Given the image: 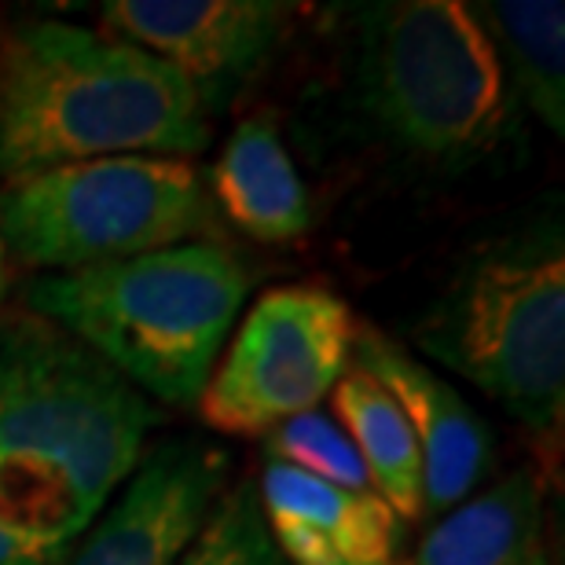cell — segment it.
Segmentation results:
<instances>
[{
	"mask_svg": "<svg viewBox=\"0 0 565 565\" xmlns=\"http://www.w3.org/2000/svg\"><path fill=\"white\" fill-rule=\"evenodd\" d=\"M217 210L188 158L121 154L8 184L0 239L19 265L71 273L213 232Z\"/></svg>",
	"mask_w": 565,
	"mask_h": 565,
	"instance_id": "6",
	"label": "cell"
},
{
	"mask_svg": "<svg viewBox=\"0 0 565 565\" xmlns=\"http://www.w3.org/2000/svg\"><path fill=\"white\" fill-rule=\"evenodd\" d=\"M0 41H4V38H0Z\"/></svg>",
	"mask_w": 565,
	"mask_h": 565,
	"instance_id": "21",
	"label": "cell"
},
{
	"mask_svg": "<svg viewBox=\"0 0 565 565\" xmlns=\"http://www.w3.org/2000/svg\"><path fill=\"white\" fill-rule=\"evenodd\" d=\"M4 257L8 250H4V239H0V294H4Z\"/></svg>",
	"mask_w": 565,
	"mask_h": 565,
	"instance_id": "19",
	"label": "cell"
},
{
	"mask_svg": "<svg viewBox=\"0 0 565 565\" xmlns=\"http://www.w3.org/2000/svg\"><path fill=\"white\" fill-rule=\"evenodd\" d=\"M228 456L202 440H162L121 495L49 565H180L228 489Z\"/></svg>",
	"mask_w": 565,
	"mask_h": 565,
	"instance_id": "9",
	"label": "cell"
},
{
	"mask_svg": "<svg viewBox=\"0 0 565 565\" xmlns=\"http://www.w3.org/2000/svg\"><path fill=\"white\" fill-rule=\"evenodd\" d=\"M210 115L173 66L77 22L38 19L0 41V177L121 154L206 151Z\"/></svg>",
	"mask_w": 565,
	"mask_h": 565,
	"instance_id": "2",
	"label": "cell"
},
{
	"mask_svg": "<svg viewBox=\"0 0 565 565\" xmlns=\"http://www.w3.org/2000/svg\"><path fill=\"white\" fill-rule=\"evenodd\" d=\"M250 294V268L213 239L166 246L26 287L30 316L60 327L137 393L195 408Z\"/></svg>",
	"mask_w": 565,
	"mask_h": 565,
	"instance_id": "3",
	"label": "cell"
},
{
	"mask_svg": "<svg viewBox=\"0 0 565 565\" xmlns=\"http://www.w3.org/2000/svg\"><path fill=\"white\" fill-rule=\"evenodd\" d=\"M540 511L536 470L518 467L440 514L412 565H529L540 551Z\"/></svg>",
	"mask_w": 565,
	"mask_h": 565,
	"instance_id": "13",
	"label": "cell"
},
{
	"mask_svg": "<svg viewBox=\"0 0 565 565\" xmlns=\"http://www.w3.org/2000/svg\"><path fill=\"white\" fill-rule=\"evenodd\" d=\"M99 19L115 38L173 66L213 115L268 66L290 8L276 0H110Z\"/></svg>",
	"mask_w": 565,
	"mask_h": 565,
	"instance_id": "8",
	"label": "cell"
},
{
	"mask_svg": "<svg viewBox=\"0 0 565 565\" xmlns=\"http://www.w3.org/2000/svg\"><path fill=\"white\" fill-rule=\"evenodd\" d=\"M213 210L257 243H290L309 232L312 206L273 118L250 115L232 129L210 173Z\"/></svg>",
	"mask_w": 565,
	"mask_h": 565,
	"instance_id": "12",
	"label": "cell"
},
{
	"mask_svg": "<svg viewBox=\"0 0 565 565\" xmlns=\"http://www.w3.org/2000/svg\"><path fill=\"white\" fill-rule=\"evenodd\" d=\"M415 345L456 371L540 445L565 419V246L558 224L514 235L462 265L415 327Z\"/></svg>",
	"mask_w": 565,
	"mask_h": 565,
	"instance_id": "4",
	"label": "cell"
},
{
	"mask_svg": "<svg viewBox=\"0 0 565 565\" xmlns=\"http://www.w3.org/2000/svg\"><path fill=\"white\" fill-rule=\"evenodd\" d=\"M529 565H547V555H544V547L536 551V555H533V562H529Z\"/></svg>",
	"mask_w": 565,
	"mask_h": 565,
	"instance_id": "20",
	"label": "cell"
},
{
	"mask_svg": "<svg viewBox=\"0 0 565 565\" xmlns=\"http://www.w3.org/2000/svg\"><path fill=\"white\" fill-rule=\"evenodd\" d=\"M180 565H287L268 536L254 478L221 492Z\"/></svg>",
	"mask_w": 565,
	"mask_h": 565,
	"instance_id": "16",
	"label": "cell"
},
{
	"mask_svg": "<svg viewBox=\"0 0 565 565\" xmlns=\"http://www.w3.org/2000/svg\"><path fill=\"white\" fill-rule=\"evenodd\" d=\"M353 367L386 386L412 426L423 456L426 514H448L470 500L495 459V437L478 408L379 327L356 323Z\"/></svg>",
	"mask_w": 565,
	"mask_h": 565,
	"instance_id": "10",
	"label": "cell"
},
{
	"mask_svg": "<svg viewBox=\"0 0 565 565\" xmlns=\"http://www.w3.org/2000/svg\"><path fill=\"white\" fill-rule=\"evenodd\" d=\"M52 555L0 518V565H49Z\"/></svg>",
	"mask_w": 565,
	"mask_h": 565,
	"instance_id": "18",
	"label": "cell"
},
{
	"mask_svg": "<svg viewBox=\"0 0 565 565\" xmlns=\"http://www.w3.org/2000/svg\"><path fill=\"white\" fill-rule=\"evenodd\" d=\"M331 415L353 440L371 489L401 522L426 514L423 503V456L401 404L367 371L349 367L331 390Z\"/></svg>",
	"mask_w": 565,
	"mask_h": 565,
	"instance_id": "14",
	"label": "cell"
},
{
	"mask_svg": "<svg viewBox=\"0 0 565 565\" xmlns=\"http://www.w3.org/2000/svg\"><path fill=\"white\" fill-rule=\"evenodd\" d=\"M262 514L287 565H401L404 522L375 492H353L265 459Z\"/></svg>",
	"mask_w": 565,
	"mask_h": 565,
	"instance_id": "11",
	"label": "cell"
},
{
	"mask_svg": "<svg viewBox=\"0 0 565 565\" xmlns=\"http://www.w3.org/2000/svg\"><path fill=\"white\" fill-rule=\"evenodd\" d=\"M353 338L356 320L338 294L312 282L265 290L195 401L199 419L232 437L273 434L331 397L353 367Z\"/></svg>",
	"mask_w": 565,
	"mask_h": 565,
	"instance_id": "7",
	"label": "cell"
},
{
	"mask_svg": "<svg viewBox=\"0 0 565 565\" xmlns=\"http://www.w3.org/2000/svg\"><path fill=\"white\" fill-rule=\"evenodd\" d=\"M360 96L379 129L434 162H470L500 140L503 71L459 0H397L360 11Z\"/></svg>",
	"mask_w": 565,
	"mask_h": 565,
	"instance_id": "5",
	"label": "cell"
},
{
	"mask_svg": "<svg viewBox=\"0 0 565 565\" xmlns=\"http://www.w3.org/2000/svg\"><path fill=\"white\" fill-rule=\"evenodd\" d=\"M489 38L495 63L511 74L529 110L565 132V8L558 0H481L467 4Z\"/></svg>",
	"mask_w": 565,
	"mask_h": 565,
	"instance_id": "15",
	"label": "cell"
},
{
	"mask_svg": "<svg viewBox=\"0 0 565 565\" xmlns=\"http://www.w3.org/2000/svg\"><path fill=\"white\" fill-rule=\"evenodd\" d=\"M268 459H279L316 481L338 484V489L375 492L342 423L320 408L294 415V419L276 426L268 434Z\"/></svg>",
	"mask_w": 565,
	"mask_h": 565,
	"instance_id": "17",
	"label": "cell"
},
{
	"mask_svg": "<svg viewBox=\"0 0 565 565\" xmlns=\"http://www.w3.org/2000/svg\"><path fill=\"white\" fill-rule=\"evenodd\" d=\"M162 412L38 316L0 323V518L63 555L104 514Z\"/></svg>",
	"mask_w": 565,
	"mask_h": 565,
	"instance_id": "1",
	"label": "cell"
}]
</instances>
